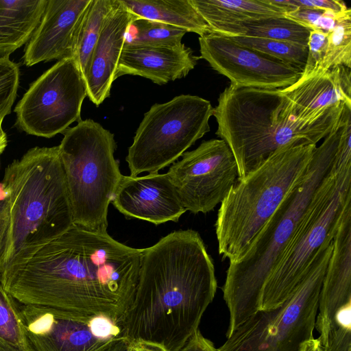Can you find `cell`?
<instances>
[{
    "label": "cell",
    "mask_w": 351,
    "mask_h": 351,
    "mask_svg": "<svg viewBox=\"0 0 351 351\" xmlns=\"http://www.w3.org/2000/svg\"><path fill=\"white\" fill-rule=\"evenodd\" d=\"M133 351H167L165 349L147 343H134Z\"/></svg>",
    "instance_id": "d590c367"
},
{
    "label": "cell",
    "mask_w": 351,
    "mask_h": 351,
    "mask_svg": "<svg viewBox=\"0 0 351 351\" xmlns=\"http://www.w3.org/2000/svg\"><path fill=\"white\" fill-rule=\"evenodd\" d=\"M91 0H47L40 21L27 43L23 63L72 58L75 33Z\"/></svg>",
    "instance_id": "e0dca14e"
},
{
    "label": "cell",
    "mask_w": 351,
    "mask_h": 351,
    "mask_svg": "<svg viewBox=\"0 0 351 351\" xmlns=\"http://www.w3.org/2000/svg\"><path fill=\"white\" fill-rule=\"evenodd\" d=\"M47 0H0V57L27 43L38 26Z\"/></svg>",
    "instance_id": "44dd1931"
},
{
    "label": "cell",
    "mask_w": 351,
    "mask_h": 351,
    "mask_svg": "<svg viewBox=\"0 0 351 351\" xmlns=\"http://www.w3.org/2000/svg\"><path fill=\"white\" fill-rule=\"evenodd\" d=\"M217 288L214 263L199 234L173 231L144 248L134 294L117 322L119 335L180 351L199 330Z\"/></svg>",
    "instance_id": "7a4b0ae2"
},
{
    "label": "cell",
    "mask_w": 351,
    "mask_h": 351,
    "mask_svg": "<svg viewBox=\"0 0 351 351\" xmlns=\"http://www.w3.org/2000/svg\"><path fill=\"white\" fill-rule=\"evenodd\" d=\"M199 59L182 43L172 46L123 47L116 77L138 75L162 85L186 76Z\"/></svg>",
    "instance_id": "ffe728a7"
},
{
    "label": "cell",
    "mask_w": 351,
    "mask_h": 351,
    "mask_svg": "<svg viewBox=\"0 0 351 351\" xmlns=\"http://www.w3.org/2000/svg\"><path fill=\"white\" fill-rule=\"evenodd\" d=\"M184 29L141 17L130 24L124 47L172 46L182 43Z\"/></svg>",
    "instance_id": "484cf974"
},
{
    "label": "cell",
    "mask_w": 351,
    "mask_h": 351,
    "mask_svg": "<svg viewBox=\"0 0 351 351\" xmlns=\"http://www.w3.org/2000/svg\"><path fill=\"white\" fill-rule=\"evenodd\" d=\"M115 2L116 0H91L77 27L72 58L76 62L84 80L104 22Z\"/></svg>",
    "instance_id": "d4e9b609"
},
{
    "label": "cell",
    "mask_w": 351,
    "mask_h": 351,
    "mask_svg": "<svg viewBox=\"0 0 351 351\" xmlns=\"http://www.w3.org/2000/svg\"><path fill=\"white\" fill-rule=\"evenodd\" d=\"M9 198V191L4 185V184L0 182V202L6 200Z\"/></svg>",
    "instance_id": "f35d334b"
},
{
    "label": "cell",
    "mask_w": 351,
    "mask_h": 351,
    "mask_svg": "<svg viewBox=\"0 0 351 351\" xmlns=\"http://www.w3.org/2000/svg\"><path fill=\"white\" fill-rule=\"evenodd\" d=\"M143 252L108 232L73 225L12 261L0 274V282L20 304L84 318L103 316L117 324L134 294Z\"/></svg>",
    "instance_id": "6da1fadb"
},
{
    "label": "cell",
    "mask_w": 351,
    "mask_h": 351,
    "mask_svg": "<svg viewBox=\"0 0 351 351\" xmlns=\"http://www.w3.org/2000/svg\"><path fill=\"white\" fill-rule=\"evenodd\" d=\"M341 125L316 147L304 175L291 189L244 256L229 263L222 287L229 311L228 337L259 310L263 287L293 238L318 188L332 169Z\"/></svg>",
    "instance_id": "277c9868"
},
{
    "label": "cell",
    "mask_w": 351,
    "mask_h": 351,
    "mask_svg": "<svg viewBox=\"0 0 351 351\" xmlns=\"http://www.w3.org/2000/svg\"><path fill=\"white\" fill-rule=\"evenodd\" d=\"M351 14V10L343 13H334L321 10L297 8L286 14V16L312 29L328 32L332 29L337 22Z\"/></svg>",
    "instance_id": "4dcf8cb0"
},
{
    "label": "cell",
    "mask_w": 351,
    "mask_h": 351,
    "mask_svg": "<svg viewBox=\"0 0 351 351\" xmlns=\"http://www.w3.org/2000/svg\"><path fill=\"white\" fill-rule=\"evenodd\" d=\"M213 111L208 100L191 95L154 104L145 113L128 148L125 160L130 176L158 173L175 162L210 131Z\"/></svg>",
    "instance_id": "30bf717a"
},
{
    "label": "cell",
    "mask_w": 351,
    "mask_h": 351,
    "mask_svg": "<svg viewBox=\"0 0 351 351\" xmlns=\"http://www.w3.org/2000/svg\"><path fill=\"white\" fill-rule=\"evenodd\" d=\"M327 239L293 294L282 304L258 310L228 337L217 351H300L313 338L319 295L332 250Z\"/></svg>",
    "instance_id": "9c48e42d"
},
{
    "label": "cell",
    "mask_w": 351,
    "mask_h": 351,
    "mask_svg": "<svg viewBox=\"0 0 351 351\" xmlns=\"http://www.w3.org/2000/svg\"><path fill=\"white\" fill-rule=\"evenodd\" d=\"M343 111L308 123L298 117L281 89L230 84L220 94L213 116L216 134L234 156L240 180L284 147L317 145L338 127Z\"/></svg>",
    "instance_id": "3957f363"
},
{
    "label": "cell",
    "mask_w": 351,
    "mask_h": 351,
    "mask_svg": "<svg viewBox=\"0 0 351 351\" xmlns=\"http://www.w3.org/2000/svg\"><path fill=\"white\" fill-rule=\"evenodd\" d=\"M1 155V154H0Z\"/></svg>",
    "instance_id": "60d3db41"
},
{
    "label": "cell",
    "mask_w": 351,
    "mask_h": 351,
    "mask_svg": "<svg viewBox=\"0 0 351 351\" xmlns=\"http://www.w3.org/2000/svg\"><path fill=\"white\" fill-rule=\"evenodd\" d=\"M316 145H288L243 180L220 204L215 222L218 252L241 260L291 189L305 173Z\"/></svg>",
    "instance_id": "8992f818"
},
{
    "label": "cell",
    "mask_w": 351,
    "mask_h": 351,
    "mask_svg": "<svg viewBox=\"0 0 351 351\" xmlns=\"http://www.w3.org/2000/svg\"><path fill=\"white\" fill-rule=\"evenodd\" d=\"M351 308V203L346 206L332 239V250L324 276L315 328L324 344L335 330L336 317Z\"/></svg>",
    "instance_id": "9a60e30c"
},
{
    "label": "cell",
    "mask_w": 351,
    "mask_h": 351,
    "mask_svg": "<svg viewBox=\"0 0 351 351\" xmlns=\"http://www.w3.org/2000/svg\"><path fill=\"white\" fill-rule=\"evenodd\" d=\"M8 199L0 202V274L3 271L9 232Z\"/></svg>",
    "instance_id": "d6a6232c"
},
{
    "label": "cell",
    "mask_w": 351,
    "mask_h": 351,
    "mask_svg": "<svg viewBox=\"0 0 351 351\" xmlns=\"http://www.w3.org/2000/svg\"><path fill=\"white\" fill-rule=\"evenodd\" d=\"M180 351H217V348L198 330Z\"/></svg>",
    "instance_id": "836d02e7"
},
{
    "label": "cell",
    "mask_w": 351,
    "mask_h": 351,
    "mask_svg": "<svg viewBox=\"0 0 351 351\" xmlns=\"http://www.w3.org/2000/svg\"><path fill=\"white\" fill-rule=\"evenodd\" d=\"M0 351H31L26 337L19 302L0 282Z\"/></svg>",
    "instance_id": "4316f807"
},
{
    "label": "cell",
    "mask_w": 351,
    "mask_h": 351,
    "mask_svg": "<svg viewBox=\"0 0 351 351\" xmlns=\"http://www.w3.org/2000/svg\"><path fill=\"white\" fill-rule=\"evenodd\" d=\"M2 182L9 191L5 269L74 223L58 146L31 148L8 165Z\"/></svg>",
    "instance_id": "5b68a950"
},
{
    "label": "cell",
    "mask_w": 351,
    "mask_h": 351,
    "mask_svg": "<svg viewBox=\"0 0 351 351\" xmlns=\"http://www.w3.org/2000/svg\"><path fill=\"white\" fill-rule=\"evenodd\" d=\"M133 345L130 339L119 335L111 339L98 351H133Z\"/></svg>",
    "instance_id": "e575fe53"
},
{
    "label": "cell",
    "mask_w": 351,
    "mask_h": 351,
    "mask_svg": "<svg viewBox=\"0 0 351 351\" xmlns=\"http://www.w3.org/2000/svg\"><path fill=\"white\" fill-rule=\"evenodd\" d=\"M275 1L278 4L295 8L321 10L337 14L345 12L350 9L343 1L337 0H275Z\"/></svg>",
    "instance_id": "1f68e13d"
},
{
    "label": "cell",
    "mask_w": 351,
    "mask_h": 351,
    "mask_svg": "<svg viewBox=\"0 0 351 351\" xmlns=\"http://www.w3.org/2000/svg\"><path fill=\"white\" fill-rule=\"evenodd\" d=\"M167 174L186 210L207 213L222 202L237 181L238 167L228 145L213 138L184 152Z\"/></svg>",
    "instance_id": "7c38bea8"
},
{
    "label": "cell",
    "mask_w": 351,
    "mask_h": 351,
    "mask_svg": "<svg viewBox=\"0 0 351 351\" xmlns=\"http://www.w3.org/2000/svg\"><path fill=\"white\" fill-rule=\"evenodd\" d=\"M351 203V165L332 167L315 194L293 238L267 279L259 310L282 304L298 289L316 253L333 238Z\"/></svg>",
    "instance_id": "ba28073f"
},
{
    "label": "cell",
    "mask_w": 351,
    "mask_h": 351,
    "mask_svg": "<svg viewBox=\"0 0 351 351\" xmlns=\"http://www.w3.org/2000/svg\"><path fill=\"white\" fill-rule=\"evenodd\" d=\"M210 27L265 17L284 16L297 8L275 0H190Z\"/></svg>",
    "instance_id": "7402d4cb"
},
{
    "label": "cell",
    "mask_w": 351,
    "mask_h": 351,
    "mask_svg": "<svg viewBox=\"0 0 351 351\" xmlns=\"http://www.w3.org/2000/svg\"><path fill=\"white\" fill-rule=\"evenodd\" d=\"M292 101L298 117L313 123L351 107V71L339 66L305 78L281 89Z\"/></svg>",
    "instance_id": "ac0fdd59"
},
{
    "label": "cell",
    "mask_w": 351,
    "mask_h": 351,
    "mask_svg": "<svg viewBox=\"0 0 351 351\" xmlns=\"http://www.w3.org/2000/svg\"><path fill=\"white\" fill-rule=\"evenodd\" d=\"M86 85L73 58L58 61L36 80L18 101L16 127L25 133L51 138L81 119Z\"/></svg>",
    "instance_id": "8fae6325"
},
{
    "label": "cell",
    "mask_w": 351,
    "mask_h": 351,
    "mask_svg": "<svg viewBox=\"0 0 351 351\" xmlns=\"http://www.w3.org/2000/svg\"><path fill=\"white\" fill-rule=\"evenodd\" d=\"M351 351V350H350Z\"/></svg>",
    "instance_id": "ab89813d"
},
{
    "label": "cell",
    "mask_w": 351,
    "mask_h": 351,
    "mask_svg": "<svg viewBox=\"0 0 351 351\" xmlns=\"http://www.w3.org/2000/svg\"><path fill=\"white\" fill-rule=\"evenodd\" d=\"M111 203L127 218L155 225L177 222L186 211L167 173L123 176Z\"/></svg>",
    "instance_id": "2e32d148"
},
{
    "label": "cell",
    "mask_w": 351,
    "mask_h": 351,
    "mask_svg": "<svg viewBox=\"0 0 351 351\" xmlns=\"http://www.w3.org/2000/svg\"><path fill=\"white\" fill-rule=\"evenodd\" d=\"M339 66L351 68V14L341 19L328 32L326 51L318 73Z\"/></svg>",
    "instance_id": "f1b7e54d"
},
{
    "label": "cell",
    "mask_w": 351,
    "mask_h": 351,
    "mask_svg": "<svg viewBox=\"0 0 351 351\" xmlns=\"http://www.w3.org/2000/svg\"><path fill=\"white\" fill-rule=\"evenodd\" d=\"M210 29L212 32L226 36L267 38L304 47H308L311 32L310 29L286 16L221 24Z\"/></svg>",
    "instance_id": "cb8c5ba5"
},
{
    "label": "cell",
    "mask_w": 351,
    "mask_h": 351,
    "mask_svg": "<svg viewBox=\"0 0 351 351\" xmlns=\"http://www.w3.org/2000/svg\"><path fill=\"white\" fill-rule=\"evenodd\" d=\"M136 18L121 0H116L104 22L85 80L87 96L97 106L110 95L127 32Z\"/></svg>",
    "instance_id": "d6986e66"
},
{
    "label": "cell",
    "mask_w": 351,
    "mask_h": 351,
    "mask_svg": "<svg viewBox=\"0 0 351 351\" xmlns=\"http://www.w3.org/2000/svg\"><path fill=\"white\" fill-rule=\"evenodd\" d=\"M199 58L205 60L230 84L265 89H284L295 84L302 70L243 47L229 37L209 32L199 37Z\"/></svg>",
    "instance_id": "4fadbf2b"
},
{
    "label": "cell",
    "mask_w": 351,
    "mask_h": 351,
    "mask_svg": "<svg viewBox=\"0 0 351 351\" xmlns=\"http://www.w3.org/2000/svg\"><path fill=\"white\" fill-rule=\"evenodd\" d=\"M138 17L168 24L202 36L210 27L190 0H121Z\"/></svg>",
    "instance_id": "603a6c76"
},
{
    "label": "cell",
    "mask_w": 351,
    "mask_h": 351,
    "mask_svg": "<svg viewBox=\"0 0 351 351\" xmlns=\"http://www.w3.org/2000/svg\"><path fill=\"white\" fill-rule=\"evenodd\" d=\"M19 309L31 351H98L113 339L97 336L92 317L39 305L19 303Z\"/></svg>",
    "instance_id": "5bb4252c"
},
{
    "label": "cell",
    "mask_w": 351,
    "mask_h": 351,
    "mask_svg": "<svg viewBox=\"0 0 351 351\" xmlns=\"http://www.w3.org/2000/svg\"><path fill=\"white\" fill-rule=\"evenodd\" d=\"M300 351H321L318 339L313 337L305 341L302 345Z\"/></svg>",
    "instance_id": "8d00e7d4"
},
{
    "label": "cell",
    "mask_w": 351,
    "mask_h": 351,
    "mask_svg": "<svg viewBox=\"0 0 351 351\" xmlns=\"http://www.w3.org/2000/svg\"><path fill=\"white\" fill-rule=\"evenodd\" d=\"M58 145L74 225L107 232L108 210L123 177L114 134L93 119L66 129Z\"/></svg>",
    "instance_id": "52a82bcc"
},
{
    "label": "cell",
    "mask_w": 351,
    "mask_h": 351,
    "mask_svg": "<svg viewBox=\"0 0 351 351\" xmlns=\"http://www.w3.org/2000/svg\"><path fill=\"white\" fill-rule=\"evenodd\" d=\"M20 71L9 56L0 57V121L10 113L17 96Z\"/></svg>",
    "instance_id": "f546056e"
},
{
    "label": "cell",
    "mask_w": 351,
    "mask_h": 351,
    "mask_svg": "<svg viewBox=\"0 0 351 351\" xmlns=\"http://www.w3.org/2000/svg\"><path fill=\"white\" fill-rule=\"evenodd\" d=\"M2 122L3 121H0V154L5 150L8 144L7 135L3 130Z\"/></svg>",
    "instance_id": "74e56055"
},
{
    "label": "cell",
    "mask_w": 351,
    "mask_h": 351,
    "mask_svg": "<svg viewBox=\"0 0 351 351\" xmlns=\"http://www.w3.org/2000/svg\"><path fill=\"white\" fill-rule=\"evenodd\" d=\"M228 37L240 45L269 56L302 71L305 67L308 47L267 38L245 36Z\"/></svg>",
    "instance_id": "83f0119b"
}]
</instances>
